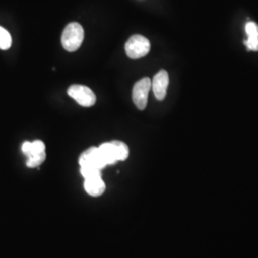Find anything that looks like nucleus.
<instances>
[{"label":"nucleus","mask_w":258,"mask_h":258,"mask_svg":"<svg viewBox=\"0 0 258 258\" xmlns=\"http://www.w3.org/2000/svg\"><path fill=\"white\" fill-rule=\"evenodd\" d=\"M84 31L81 24L73 22L68 24L62 33L61 43L68 52L77 51L83 43Z\"/></svg>","instance_id":"f257e3e1"},{"label":"nucleus","mask_w":258,"mask_h":258,"mask_svg":"<svg viewBox=\"0 0 258 258\" xmlns=\"http://www.w3.org/2000/svg\"><path fill=\"white\" fill-rule=\"evenodd\" d=\"M150 51V42L147 37L134 35L125 43V53L132 59L141 58Z\"/></svg>","instance_id":"f03ea898"},{"label":"nucleus","mask_w":258,"mask_h":258,"mask_svg":"<svg viewBox=\"0 0 258 258\" xmlns=\"http://www.w3.org/2000/svg\"><path fill=\"white\" fill-rule=\"evenodd\" d=\"M67 93L80 105L84 107H90L96 103V95L87 86L74 84L68 88Z\"/></svg>","instance_id":"7ed1b4c3"},{"label":"nucleus","mask_w":258,"mask_h":258,"mask_svg":"<svg viewBox=\"0 0 258 258\" xmlns=\"http://www.w3.org/2000/svg\"><path fill=\"white\" fill-rule=\"evenodd\" d=\"M151 89V81L149 78H144L133 86L132 99L140 110H144L148 104V93Z\"/></svg>","instance_id":"20e7f679"},{"label":"nucleus","mask_w":258,"mask_h":258,"mask_svg":"<svg viewBox=\"0 0 258 258\" xmlns=\"http://www.w3.org/2000/svg\"><path fill=\"white\" fill-rule=\"evenodd\" d=\"M79 164L81 166H92L102 170L107 166L101 155L99 148L92 147L86 149L79 158Z\"/></svg>","instance_id":"39448f33"},{"label":"nucleus","mask_w":258,"mask_h":258,"mask_svg":"<svg viewBox=\"0 0 258 258\" xmlns=\"http://www.w3.org/2000/svg\"><path fill=\"white\" fill-rule=\"evenodd\" d=\"M168 83H169V77L166 70H161L154 76L153 81L151 83V87L158 101L165 100Z\"/></svg>","instance_id":"423d86ee"},{"label":"nucleus","mask_w":258,"mask_h":258,"mask_svg":"<svg viewBox=\"0 0 258 258\" xmlns=\"http://www.w3.org/2000/svg\"><path fill=\"white\" fill-rule=\"evenodd\" d=\"M105 183L102 180V176L85 179L84 189L87 194L93 197H99L105 191Z\"/></svg>","instance_id":"0eeeda50"},{"label":"nucleus","mask_w":258,"mask_h":258,"mask_svg":"<svg viewBox=\"0 0 258 258\" xmlns=\"http://www.w3.org/2000/svg\"><path fill=\"white\" fill-rule=\"evenodd\" d=\"M21 149L26 156L31 157L45 152V145L42 141L39 140L34 142H24Z\"/></svg>","instance_id":"6e6552de"},{"label":"nucleus","mask_w":258,"mask_h":258,"mask_svg":"<svg viewBox=\"0 0 258 258\" xmlns=\"http://www.w3.org/2000/svg\"><path fill=\"white\" fill-rule=\"evenodd\" d=\"M99 150L101 152L104 162L106 163V165H113L115 164L117 161V158L114 152V148L110 143H104L99 147Z\"/></svg>","instance_id":"1a4fd4ad"},{"label":"nucleus","mask_w":258,"mask_h":258,"mask_svg":"<svg viewBox=\"0 0 258 258\" xmlns=\"http://www.w3.org/2000/svg\"><path fill=\"white\" fill-rule=\"evenodd\" d=\"M111 144L114 148V152H115V155L117 158V161H124L128 158V147L123 142L112 141Z\"/></svg>","instance_id":"9d476101"},{"label":"nucleus","mask_w":258,"mask_h":258,"mask_svg":"<svg viewBox=\"0 0 258 258\" xmlns=\"http://www.w3.org/2000/svg\"><path fill=\"white\" fill-rule=\"evenodd\" d=\"M12 45V37L9 32L3 27H0V49L7 50Z\"/></svg>","instance_id":"9b49d317"},{"label":"nucleus","mask_w":258,"mask_h":258,"mask_svg":"<svg viewBox=\"0 0 258 258\" xmlns=\"http://www.w3.org/2000/svg\"><path fill=\"white\" fill-rule=\"evenodd\" d=\"M45 159H46V152H43V153H40V154L28 157L26 165H27L28 167H30V168L37 167V166H39L44 163Z\"/></svg>","instance_id":"f8f14e48"},{"label":"nucleus","mask_w":258,"mask_h":258,"mask_svg":"<svg viewBox=\"0 0 258 258\" xmlns=\"http://www.w3.org/2000/svg\"><path fill=\"white\" fill-rule=\"evenodd\" d=\"M81 173L84 179L102 176V170L92 166H81Z\"/></svg>","instance_id":"ddd939ff"},{"label":"nucleus","mask_w":258,"mask_h":258,"mask_svg":"<svg viewBox=\"0 0 258 258\" xmlns=\"http://www.w3.org/2000/svg\"><path fill=\"white\" fill-rule=\"evenodd\" d=\"M246 33L249 39H255L258 38V25L255 22L249 21L246 24Z\"/></svg>","instance_id":"4468645a"},{"label":"nucleus","mask_w":258,"mask_h":258,"mask_svg":"<svg viewBox=\"0 0 258 258\" xmlns=\"http://www.w3.org/2000/svg\"><path fill=\"white\" fill-rule=\"evenodd\" d=\"M245 45L249 49V51H258V38L245 40Z\"/></svg>","instance_id":"2eb2a0df"}]
</instances>
